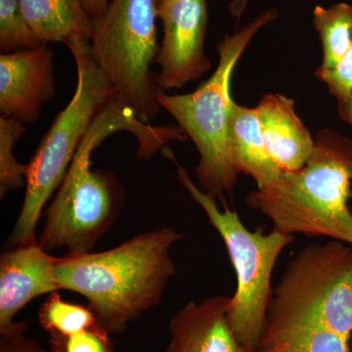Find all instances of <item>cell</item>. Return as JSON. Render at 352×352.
Instances as JSON below:
<instances>
[{
  "mask_svg": "<svg viewBox=\"0 0 352 352\" xmlns=\"http://www.w3.org/2000/svg\"><path fill=\"white\" fill-rule=\"evenodd\" d=\"M182 237L163 226L107 251L65 254L55 266L58 283L85 296L99 325L119 335L163 300L177 273L171 250Z\"/></svg>",
  "mask_w": 352,
  "mask_h": 352,
  "instance_id": "6da1fadb",
  "label": "cell"
},
{
  "mask_svg": "<svg viewBox=\"0 0 352 352\" xmlns=\"http://www.w3.org/2000/svg\"><path fill=\"white\" fill-rule=\"evenodd\" d=\"M129 131L138 140V154L154 152L163 143L164 126L153 127L136 119L119 100L97 117L83 138L63 182L45 212L38 243L47 252L66 254L92 252L118 219L126 192L109 170H91V155L111 134Z\"/></svg>",
  "mask_w": 352,
  "mask_h": 352,
  "instance_id": "7a4b0ae2",
  "label": "cell"
},
{
  "mask_svg": "<svg viewBox=\"0 0 352 352\" xmlns=\"http://www.w3.org/2000/svg\"><path fill=\"white\" fill-rule=\"evenodd\" d=\"M352 141L338 131L317 133L307 163L283 171L276 182L256 189L245 204L287 235L326 236L352 245Z\"/></svg>",
  "mask_w": 352,
  "mask_h": 352,
  "instance_id": "3957f363",
  "label": "cell"
},
{
  "mask_svg": "<svg viewBox=\"0 0 352 352\" xmlns=\"http://www.w3.org/2000/svg\"><path fill=\"white\" fill-rule=\"evenodd\" d=\"M66 45L76 62V89L27 164L24 201L6 241L10 248L38 242L36 228L44 206L63 182L94 120L118 100L117 91L95 62L89 39L74 38Z\"/></svg>",
  "mask_w": 352,
  "mask_h": 352,
  "instance_id": "277c9868",
  "label": "cell"
},
{
  "mask_svg": "<svg viewBox=\"0 0 352 352\" xmlns=\"http://www.w3.org/2000/svg\"><path fill=\"white\" fill-rule=\"evenodd\" d=\"M276 9H268L234 34H226L217 50V68L207 82L187 94H160L162 109L170 113L191 139L199 153L196 175L201 189L223 200L235 188L238 170L229 146V124L233 99L230 82L234 69L259 30L276 19Z\"/></svg>",
  "mask_w": 352,
  "mask_h": 352,
  "instance_id": "5b68a950",
  "label": "cell"
},
{
  "mask_svg": "<svg viewBox=\"0 0 352 352\" xmlns=\"http://www.w3.org/2000/svg\"><path fill=\"white\" fill-rule=\"evenodd\" d=\"M164 153L173 160L178 180L203 208L208 221L226 245L237 278L235 294L230 296L229 302L228 320L240 344L252 352L272 298L273 270L280 254L291 244L294 236L274 228L268 234L261 230L250 231L235 210H219L217 199L192 182L187 170L177 163L170 150L166 148Z\"/></svg>",
  "mask_w": 352,
  "mask_h": 352,
  "instance_id": "8992f818",
  "label": "cell"
},
{
  "mask_svg": "<svg viewBox=\"0 0 352 352\" xmlns=\"http://www.w3.org/2000/svg\"><path fill=\"white\" fill-rule=\"evenodd\" d=\"M157 20V0H110L90 41L118 100L146 124L159 115L164 94L152 69L160 51Z\"/></svg>",
  "mask_w": 352,
  "mask_h": 352,
  "instance_id": "52a82bcc",
  "label": "cell"
},
{
  "mask_svg": "<svg viewBox=\"0 0 352 352\" xmlns=\"http://www.w3.org/2000/svg\"><path fill=\"white\" fill-rule=\"evenodd\" d=\"M266 316L318 324L351 340V248L333 240L300 250L273 289Z\"/></svg>",
  "mask_w": 352,
  "mask_h": 352,
  "instance_id": "ba28073f",
  "label": "cell"
},
{
  "mask_svg": "<svg viewBox=\"0 0 352 352\" xmlns=\"http://www.w3.org/2000/svg\"><path fill=\"white\" fill-rule=\"evenodd\" d=\"M164 38L157 62V82L163 91L182 88L212 69L205 53L207 0H164L157 3Z\"/></svg>",
  "mask_w": 352,
  "mask_h": 352,
  "instance_id": "9c48e42d",
  "label": "cell"
},
{
  "mask_svg": "<svg viewBox=\"0 0 352 352\" xmlns=\"http://www.w3.org/2000/svg\"><path fill=\"white\" fill-rule=\"evenodd\" d=\"M54 51L36 50L0 55V113L23 124L38 122L41 109L54 98Z\"/></svg>",
  "mask_w": 352,
  "mask_h": 352,
  "instance_id": "30bf717a",
  "label": "cell"
},
{
  "mask_svg": "<svg viewBox=\"0 0 352 352\" xmlns=\"http://www.w3.org/2000/svg\"><path fill=\"white\" fill-rule=\"evenodd\" d=\"M59 258L38 243L18 245L0 256V335L12 332L22 322L15 316L34 298L61 289L55 273Z\"/></svg>",
  "mask_w": 352,
  "mask_h": 352,
  "instance_id": "8fae6325",
  "label": "cell"
},
{
  "mask_svg": "<svg viewBox=\"0 0 352 352\" xmlns=\"http://www.w3.org/2000/svg\"><path fill=\"white\" fill-rule=\"evenodd\" d=\"M230 296H214L183 305L170 321L164 352H249L228 320Z\"/></svg>",
  "mask_w": 352,
  "mask_h": 352,
  "instance_id": "7c38bea8",
  "label": "cell"
},
{
  "mask_svg": "<svg viewBox=\"0 0 352 352\" xmlns=\"http://www.w3.org/2000/svg\"><path fill=\"white\" fill-rule=\"evenodd\" d=\"M264 143L271 159L283 171L300 170L314 150L315 139L285 95H264L256 107Z\"/></svg>",
  "mask_w": 352,
  "mask_h": 352,
  "instance_id": "4fadbf2b",
  "label": "cell"
},
{
  "mask_svg": "<svg viewBox=\"0 0 352 352\" xmlns=\"http://www.w3.org/2000/svg\"><path fill=\"white\" fill-rule=\"evenodd\" d=\"M229 146L236 170L251 176L256 182V189L273 184L283 173L266 149L256 108L244 107L233 101Z\"/></svg>",
  "mask_w": 352,
  "mask_h": 352,
  "instance_id": "5bb4252c",
  "label": "cell"
},
{
  "mask_svg": "<svg viewBox=\"0 0 352 352\" xmlns=\"http://www.w3.org/2000/svg\"><path fill=\"white\" fill-rule=\"evenodd\" d=\"M32 34L41 43H63L83 38L91 41L94 20L82 0H19Z\"/></svg>",
  "mask_w": 352,
  "mask_h": 352,
  "instance_id": "9a60e30c",
  "label": "cell"
},
{
  "mask_svg": "<svg viewBox=\"0 0 352 352\" xmlns=\"http://www.w3.org/2000/svg\"><path fill=\"white\" fill-rule=\"evenodd\" d=\"M349 342L325 326L266 316L252 352H351Z\"/></svg>",
  "mask_w": 352,
  "mask_h": 352,
  "instance_id": "2e32d148",
  "label": "cell"
},
{
  "mask_svg": "<svg viewBox=\"0 0 352 352\" xmlns=\"http://www.w3.org/2000/svg\"><path fill=\"white\" fill-rule=\"evenodd\" d=\"M314 24L323 48V61L318 69L335 68L352 43V6L340 2L329 8L316 6Z\"/></svg>",
  "mask_w": 352,
  "mask_h": 352,
  "instance_id": "e0dca14e",
  "label": "cell"
},
{
  "mask_svg": "<svg viewBox=\"0 0 352 352\" xmlns=\"http://www.w3.org/2000/svg\"><path fill=\"white\" fill-rule=\"evenodd\" d=\"M38 317L50 335H69L100 326L89 307L66 302L59 292L48 295L39 307Z\"/></svg>",
  "mask_w": 352,
  "mask_h": 352,
  "instance_id": "ac0fdd59",
  "label": "cell"
},
{
  "mask_svg": "<svg viewBox=\"0 0 352 352\" xmlns=\"http://www.w3.org/2000/svg\"><path fill=\"white\" fill-rule=\"evenodd\" d=\"M27 131L22 122L0 116V197L25 187L27 164H20L14 156V146Z\"/></svg>",
  "mask_w": 352,
  "mask_h": 352,
  "instance_id": "d6986e66",
  "label": "cell"
},
{
  "mask_svg": "<svg viewBox=\"0 0 352 352\" xmlns=\"http://www.w3.org/2000/svg\"><path fill=\"white\" fill-rule=\"evenodd\" d=\"M43 43L32 34L19 0H0V51L1 54L36 50Z\"/></svg>",
  "mask_w": 352,
  "mask_h": 352,
  "instance_id": "ffe728a7",
  "label": "cell"
},
{
  "mask_svg": "<svg viewBox=\"0 0 352 352\" xmlns=\"http://www.w3.org/2000/svg\"><path fill=\"white\" fill-rule=\"evenodd\" d=\"M50 352H115L111 335L101 326L69 335H50Z\"/></svg>",
  "mask_w": 352,
  "mask_h": 352,
  "instance_id": "44dd1931",
  "label": "cell"
},
{
  "mask_svg": "<svg viewBox=\"0 0 352 352\" xmlns=\"http://www.w3.org/2000/svg\"><path fill=\"white\" fill-rule=\"evenodd\" d=\"M315 76L327 85L338 103L352 101V43L335 68L326 71L317 69Z\"/></svg>",
  "mask_w": 352,
  "mask_h": 352,
  "instance_id": "7402d4cb",
  "label": "cell"
},
{
  "mask_svg": "<svg viewBox=\"0 0 352 352\" xmlns=\"http://www.w3.org/2000/svg\"><path fill=\"white\" fill-rule=\"evenodd\" d=\"M27 330L28 322L22 321L19 327L12 332L1 333L0 352H50L36 340L28 337L25 335Z\"/></svg>",
  "mask_w": 352,
  "mask_h": 352,
  "instance_id": "603a6c76",
  "label": "cell"
},
{
  "mask_svg": "<svg viewBox=\"0 0 352 352\" xmlns=\"http://www.w3.org/2000/svg\"><path fill=\"white\" fill-rule=\"evenodd\" d=\"M82 1L95 25L103 17L110 0H82Z\"/></svg>",
  "mask_w": 352,
  "mask_h": 352,
  "instance_id": "cb8c5ba5",
  "label": "cell"
},
{
  "mask_svg": "<svg viewBox=\"0 0 352 352\" xmlns=\"http://www.w3.org/2000/svg\"><path fill=\"white\" fill-rule=\"evenodd\" d=\"M250 0H231L229 3V13L233 17L240 19L244 14Z\"/></svg>",
  "mask_w": 352,
  "mask_h": 352,
  "instance_id": "d4e9b609",
  "label": "cell"
},
{
  "mask_svg": "<svg viewBox=\"0 0 352 352\" xmlns=\"http://www.w3.org/2000/svg\"><path fill=\"white\" fill-rule=\"evenodd\" d=\"M340 119L352 126V101L339 102Z\"/></svg>",
  "mask_w": 352,
  "mask_h": 352,
  "instance_id": "484cf974",
  "label": "cell"
},
{
  "mask_svg": "<svg viewBox=\"0 0 352 352\" xmlns=\"http://www.w3.org/2000/svg\"><path fill=\"white\" fill-rule=\"evenodd\" d=\"M349 347H351V352H352V338L351 340V342H349Z\"/></svg>",
  "mask_w": 352,
  "mask_h": 352,
  "instance_id": "4316f807",
  "label": "cell"
},
{
  "mask_svg": "<svg viewBox=\"0 0 352 352\" xmlns=\"http://www.w3.org/2000/svg\"><path fill=\"white\" fill-rule=\"evenodd\" d=\"M157 3H160V2L164 1V0H157Z\"/></svg>",
  "mask_w": 352,
  "mask_h": 352,
  "instance_id": "83f0119b",
  "label": "cell"
}]
</instances>
